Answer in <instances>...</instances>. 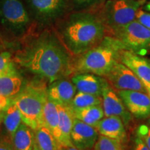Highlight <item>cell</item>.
<instances>
[{
	"label": "cell",
	"instance_id": "cell-1",
	"mask_svg": "<svg viewBox=\"0 0 150 150\" xmlns=\"http://www.w3.org/2000/svg\"><path fill=\"white\" fill-rule=\"evenodd\" d=\"M18 41L19 45L12 54L16 64L50 83L72 76L74 57L63 45L54 27L31 23Z\"/></svg>",
	"mask_w": 150,
	"mask_h": 150
},
{
	"label": "cell",
	"instance_id": "cell-2",
	"mask_svg": "<svg viewBox=\"0 0 150 150\" xmlns=\"http://www.w3.org/2000/svg\"><path fill=\"white\" fill-rule=\"evenodd\" d=\"M96 5L70 11L53 26L59 39L73 57L97 46L106 35V28Z\"/></svg>",
	"mask_w": 150,
	"mask_h": 150
},
{
	"label": "cell",
	"instance_id": "cell-3",
	"mask_svg": "<svg viewBox=\"0 0 150 150\" xmlns=\"http://www.w3.org/2000/svg\"><path fill=\"white\" fill-rule=\"evenodd\" d=\"M122 50L115 38L106 35L97 46L74 57L72 76L89 73L104 77L114 65L120 63Z\"/></svg>",
	"mask_w": 150,
	"mask_h": 150
},
{
	"label": "cell",
	"instance_id": "cell-4",
	"mask_svg": "<svg viewBox=\"0 0 150 150\" xmlns=\"http://www.w3.org/2000/svg\"><path fill=\"white\" fill-rule=\"evenodd\" d=\"M47 90L42 82H31L11 99V103L21 113L22 122L33 130L44 125L43 108L47 100Z\"/></svg>",
	"mask_w": 150,
	"mask_h": 150
},
{
	"label": "cell",
	"instance_id": "cell-5",
	"mask_svg": "<svg viewBox=\"0 0 150 150\" xmlns=\"http://www.w3.org/2000/svg\"><path fill=\"white\" fill-rule=\"evenodd\" d=\"M146 0H106L96 5L106 30V35L136 20Z\"/></svg>",
	"mask_w": 150,
	"mask_h": 150
},
{
	"label": "cell",
	"instance_id": "cell-6",
	"mask_svg": "<svg viewBox=\"0 0 150 150\" xmlns=\"http://www.w3.org/2000/svg\"><path fill=\"white\" fill-rule=\"evenodd\" d=\"M109 36L115 38L124 50L140 56L150 53V29L136 20L115 30Z\"/></svg>",
	"mask_w": 150,
	"mask_h": 150
},
{
	"label": "cell",
	"instance_id": "cell-7",
	"mask_svg": "<svg viewBox=\"0 0 150 150\" xmlns=\"http://www.w3.org/2000/svg\"><path fill=\"white\" fill-rule=\"evenodd\" d=\"M0 20L6 29L18 39L27 32L31 24L21 0H1Z\"/></svg>",
	"mask_w": 150,
	"mask_h": 150
},
{
	"label": "cell",
	"instance_id": "cell-8",
	"mask_svg": "<svg viewBox=\"0 0 150 150\" xmlns=\"http://www.w3.org/2000/svg\"><path fill=\"white\" fill-rule=\"evenodd\" d=\"M29 6L37 22L51 25L72 11L70 0H29Z\"/></svg>",
	"mask_w": 150,
	"mask_h": 150
},
{
	"label": "cell",
	"instance_id": "cell-9",
	"mask_svg": "<svg viewBox=\"0 0 150 150\" xmlns=\"http://www.w3.org/2000/svg\"><path fill=\"white\" fill-rule=\"evenodd\" d=\"M104 78L116 91H134L146 93L141 80L120 62L114 65Z\"/></svg>",
	"mask_w": 150,
	"mask_h": 150
},
{
	"label": "cell",
	"instance_id": "cell-10",
	"mask_svg": "<svg viewBox=\"0 0 150 150\" xmlns=\"http://www.w3.org/2000/svg\"><path fill=\"white\" fill-rule=\"evenodd\" d=\"M102 108L104 117L115 116L120 117L128 129L133 122V116L127 109L117 91L110 85L102 94Z\"/></svg>",
	"mask_w": 150,
	"mask_h": 150
},
{
	"label": "cell",
	"instance_id": "cell-11",
	"mask_svg": "<svg viewBox=\"0 0 150 150\" xmlns=\"http://www.w3.org/2000/svg\"><path fill=\"white\" fill-rule=\"evenodd\" d=\"M133 117L137 120L150 118V97L146 93L134 91H117Z\"/></svg>",
	"mask_w": 150,
	"mask_h": 150
},
{
	"label": "cell",
	"instance_id": "cell-12",
	"mask_svg": "<svg viewBox=\"0 0 150 150\" xmlns=\"http://www.w3.org/2000/svg\"><path fill=\"white\" fill-rule=\"evenodd\" d=\"M99 135L95 127L87 125L76 118L74 119L70 138L75 147L80 150H92Z\"/></svg>",
	"mask_w": 150,
	"mask_h": 150
},
{
	"label": "cell",
	"instance_id": "cell-13",
	"mask_svg": "<svg viewBox=\"0 0 150 150\" xmlns=\"http://www.w3.org/2000/svg\"><path fill=\"white\" fill-rule=\"evenodd\" d=\"M76 93V87L69 77L54 81L47 90L48 99L56 105L62 106H70Z\"/></svg>",
	"mask_w": 150,
	"mask_h": 150
},
{
	"label": "cell",
	"instance_id": "cell-14",
	"mask_svg": "<svg viewBox=\"0 0 150 150\" xmlns=\"http://www.w3.org/2000/svg\"><path fill=\"white\" fill-rule=\"evenodd\" d=\"M71 80L77 92L102 96L104 90L110 85L104 77L89 73L74 74Z\"/></svg>",
	"mask_w": 150,
	"mask_h": 150
},
{
	"label": "cell",
	"instance_id": "cell-15",
	"mask_svg": "<svg viewBox=\"0 0 150 150\" xmlns=\"http://www.w3.org/2000/svg\"><path fill=\"white\" fill-rule=\"evenodd\" d=\"M99 135L117 140L125 145L128 140L127 128L122 120L115 116L104 117L95 127Z\"/></svg>",
	"mask_w": 150,
	"mask_h": 150
},
{
	"label": "cell",
	"instance_id": "cell-16",
	"mask_svg": "<svg viewBox=\"0 0 150 150\" xmlns=\"http://www.w3.org/2000/svg\"><path fill=\"white\" fill-rule=\"evenodd\" d=\"M120 62L130 69L140 80L150 82V59L122 50Z\"/></svg>",
	"mask_w": 150,
	"mask_h": 150
},
{
	"label": "cell",
	"instance_id": "cell-17",
	"mask_svg": "<svg viewBox=\"0 0 150 150\" xmlns=\"http://www.w3.org/2000/svg\"><path fill=\"white\" fill-rule=\"evenodd\" d=\"M59 115V128L61 131V145L62 146H72L71 141L74 115L72 108L70 106L57 105Z\"/></svg>",
	"mask_w": 150,
	"mask_h": 150
},
{
	"label": "cell",
	"instance_id": "cell-18",
	"mask_svg": "<svg viewBox=\"0 0 150 150\" xmlns=\"http://www.w3.org/2000/svg\"><path fill=\"white\" fill-rule=\"evenodd\" d=\"M43 122L45 126L51 131L53 136L60 143L61 131L59 128V115L58 106L56 104L48 99V98L43 108Z\"/></svg>",
	"mask_w": 150,
	"mask_h": 150
},
{
	"label": "cell",
	"instance_id": "cell-19",
	"mask_svg": "<svg viewBox=\"0 0 150 150\" xmlns=\"http://www.w3.org/2000/svg\"><path fill=\"white\" fill-rule=\"evenodd\" d=\"M11 141L15 150H33L34 131L22 122Z\"/></svg>",
	"mask_w": 150,
	"mask_h": 150
},
{
	"label": "cell",
	"instance_id": "cell-20",
	"mask_svg": "<svg viewBox=\"0 0 150 150\" xmlns=\"http://www.w3.org/2000/svg\"><path fill=\"white\" fill-rule=\"evenodd\" d=\"M72 111L74 118L95 127L104 117L102 105L72 109Z\"/></svg>",
	"mask_w": 150,
	"mask_h": 150
},
{
	"label": "cell",
	"instance_id": "cell-21",
	"mask_svg": "<svg viewBox=\"0 0 150 150\" xmlns=\"http://www.w3.org/2000/svg\"><path fill=\"white\" fill-rule=\"evenodd\" d=\"M33 131L35 142L40 150H60L61 149L62 145L44 125L39 126Z\"/></svg>",
	"mask_w": 150,
	"mask_h": 150
},
{
	"label": "cell",
	"instance_id": "cell-22",
	"mask_svg": "<svg viewBox=\"0 0 150 150\" xmlns=\"http://www.w3.org/2000/svg\"><path fill=\"white\" fill-rule=\"evenodd\" d=\"M22 88V79L18 73L0 77V95L12 99L20 93Z\"/></svg>",
	"mask_w": 150,
	"mask_h": 150
},
{
	"label": "cell",
	"instance_id": "cell-23",
	"mask_svg": "<svg viewBox=\"0 0 150 150\" xmlns=\"http://www.w3.org/2000/svg\"><path fill=\"white\" fill-rule=\"evenodd\" d=\"M3 122L11 140L19 127L23 122L21 113L16 105L11 103L10 106L5 111Z\"/></svg>",
	"mask_w": 150,
	"mask_h": 150
},
{
	"label": "cell",
	"instance_id": "cell-24",
	"mask_svg": "<svg viewBox=\"0 0 150 150\" xmlns=\"http://www.w3.org/2000/svg\"><path fill=\"white\" fill-rule=\"evenodd\" d=\"M97 105H102V97L77 92L72 99L70 106L72 109H77Z\"/></svg>",
	"mask_w": 150,
	"mask_h": 150
},
{
	"label": "cell",
	"instance_id": "cell-25",
	"mask_svg": "<svg viewBox=\"0 0 150 150\" xmlns=\"http://www.w3.org/2000/svg\"><path fill=\"white\" fill-rule=\"evenodd\" d=\"M11 52H0V77L18 73Z\"/></svg>",
	"mask_w": 150,
	"mask_h": 150
},
{
	"label": "cell",
	"instance_id": "cell-26",
	"mask_svg": "<svg viewBox=\"0 0 150 150\" xmlns=\"http://www.w3.org/2000/svg\"><path fill=\"white\" fill-rule=\"evenodd\" d=\"M92 150H125V145L117 140L99 135L96 143Z\"/></svg>",
	"mask_w": 150,
	"mask_h": 150
},
{
	"label": "cell",
	"instance_id": "cell-27",
	"mask_svg": "<svg viewBox=\"0 0 150 150\" xmlns=\"http://www.w3.org/2000/svg\"><path fill=\"white\" fill-rule=\"evenodd\" d=\"M18 45V39L12 38L0 31V52H14Z\"/></svg>",
	"mask_w": 150,
	"mask_h": 150
},
{
	"label": "cell",
	"instance_id": "cell-28",
	"mask_svg": "<svg viewBox=\"0 0 150 150\" xmlns=\"http://www.w3.org/2000/svg\"><path fill=\"white\" fill-rule=\"evenodd\" d=\"M136 135L139 137L150 149V118L138 125L136 129Z\"/></svg>",
	"mask_w": 150,
	"mask_h": 150
},
{
	"label": "cell",
	"instance_id": "cell-29",
	"mask_svg": "<svg viewBox=\"0 0 150 150\" xmlns=\"http://www.w3.org/2000/svg\"><path fill=\"white\" fill-rule=\"evenodd\" d=\"M136 20L142 24L144 27L150 29V13L142 11L141 8L139 9L136 14Z\"/></svg>",
	"mask_w": 150,
	"mask_h": 150
},
{
	"label": "cell",
	"instance_id": "cell-30",
	"mask_svg": "<svg viewBox=\"0 0 150 150\" xmlns=\"http://www.w3.org/2000/svg\"><path fill=\"white\" fill-rule=\"evenodd\" d=\"M72 6L82 8H87L103 1L102 0H70Z\"/></svg>",
	"mask_w": 150,
	"mask_h": 150
},
{
	"label": "cell",
	"instance_id": "cell-31",
	"mask_svg": "<svg viewBox=\"0 0 150 150\" xmlns=\"http://www.w3.org/2000/svg\"><path fill=\"white\" fill-rule=\"evenodd\" d=\"M132 150H150L138 136H135Z\"/></svg>",
	"mask_w": 150,
	"mask_h": 150
},
{
	"label": "cell",
	"instance_id": "cell-32",
	"mask_svg": "<svg viewBox=\"0 0 150 150\" xmlns=\"http://www.w3.org/2000/svg\"><path fill=\"white\" fill-rule=\"evenodd\" d=\"M11 104V98L0 95V110L6 111Z\"/></svg>",
	"mask_w": 150,
	"mask_h": 150
},
{
	"label": "cell",
	"instance_id": "cell-33",
	"mask_svg": "<svg viewBox=\"0 0 150 150\" xmlns=\"http://www.w3.org/2000/svg\"><path fill=\"white\" fill-rule=\"evenodd\" d=\"M0 150H15L12 141L7 139H0Z\"/></svg>",
	"mask_w": 150,
	"mask_h": 150
},
{
	"label": "cell",
	"instance_id": "cell-34",
	"mask_svg": "<svg viewBox=\"0 0 150 150\" xmlns=\"http://www.w3.org/2000/svg\"><path fill=\"white\" fill-rule=\"evenodd\" d=\"M142 85H143L144 88H145L146 93L149 95V97H150V82L146 81H143L141 80Z\"/></svg>",
	"mask_w": 150,
	"mask_h": 150
},
{
	"label": "cell",
	"instance_id": "cell-35",
	"mask_svg": "<svg viewBox=\"0 0 150 150\" xmlns=\"http://www.w3.org/2000/svg\"><path fill=\"white\" fill-rule=\"evenodd\" d=\"M60 150H80L77 149L76 147H75L74 146H67V147H65V146H61V149Z\"/></svg>",
	"mask_w": 150,
	"mask_h": 150
},
{
	"label": "cell",
	"instance_id": "cell-36",
	"mask_svg": "<svg viewBox=\"0 0 150 150\" xmlns=\"http://www.w3.org/2000/svg\"><path fill=\"white\" fill-rule=\"evenodd\" d=\"M5 111H2V110H0V124L1 123V122L3 121Z\"/></svg>",
	"mask_w": 150,
	"mask_h": 150
},
{
	"label": "cell",
	"instance_id": "cell-37",
	"mask_svg": "<svg viewBox=\"0 0 150 150\" xmlns=\"http://www.w3.org/2000/svg\"><path fill=\"white\" fill-rule=\"evenodd\" d=\"M144 9H145V11H150V1H149V2L146 4L144 6Z\"/></svg>",
	"mask_w": 150,
	"mask_h": 150
},
{
	"label": "cell",
	"instance_id": "cell-38",
	"mask_svg": "<svg viewBox=\"0 0 150 150\" xmlns=\"http://www.w3.org/2000/svg\"><path fill=\"white\" fill-rule=\"evenodd\" d=\"M33 150H40V149H39V147H38L37 144L35 143V139H34V143H33Z\"/></svg>",
	"mask_w": 150,
	"mask_h": 150
},
{
	"label": "cell",
	"instance_id": "cell-39",
	"mask_svg": "<svg viewBox=\"0 0 150 150\" xmlns=\"http://www.w3.org/2000/svg\"><path fill=\"white\" fill-rule=\"evenodd\" d=\"M102 1H106V0H102Z\"/></svg>",
	"mask_w": 150,
	"mask_h": 150
}]
</instances>
